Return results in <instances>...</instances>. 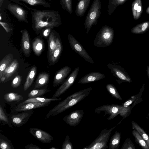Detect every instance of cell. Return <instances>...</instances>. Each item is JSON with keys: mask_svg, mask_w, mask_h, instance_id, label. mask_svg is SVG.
Segmentation results:
<instances>
[{"mask_svg": "<svg viewBox=\"0 0 149 149\" xmlns=\"http://www.w3.org/2000/svg\"><path fill=\"white\" fill-rule=\"evenodd\" d=\"M0 147L2 149H14L12 145H10L7 141L4 140L1 137L0 139Z\"/></svg>", "mask_w": 149, "mask_h": 149, "instance_id": "obj_41", "label": "cell"}, {"mask_svg": "<svg viewBox=\"0 0 149 149\" xmlns=\"http://www.w3.org/2000/svg\"><path fill=\"white\" fill-rule=\"evenodd\" d=\"M33 110L13 113L10 115V120L15 126L19 127L25 124L33 113Z\"/></svg>", "mask_w": 149, "mask_h": 149, "instance_id": "obj_10", "label": "cell"}, {"mask_svg": "<svg viewBox=\"0 0 149 149\" xmlns=\"http://www.w3.org/2000/svg\"><path fill=\"white\" fill-rule=\"evenodd\" d=\"M132 134L134 137L135 140L142 148L143 149H149V147L145 141L136 130L133 129Z\"/></svg>", "mask_w": 149, "mask_h": 149, "instance_id": "obj_33", "label": "cell"}, {"mask_svg": "<svg viewBox=\"0 0 149 149\" xmlns=\"http://www.w3.org/2000/svg\"><path fill=\"white\" fill-rule=\"evenodd\" d=\"M35 27L38 30L45 27L52 28L61 24L58 14L53 11H37L33 15Z\"/></svg>", "mask_w": 149, "mask_h": 149, "instance_id": "obj_1", "label": "cell"}, {"mask_svg": "<svg viewBox=\"0 0 149 149\" xmlns=\"http://www.w3.org/2000/svg\"><path fill=\"white\" fill-rule=\"evenodd\" d=\"M14 57L13 55L10 53L6 55L0 61V78L2 77L5 70L13 61Z\"/></svg>", "mask_w": 149, "mask_h": 149, "instance_id": "obj_22", "label": "cell"}, {"mask_svg": "<svg viewBox=\"0 0 149 149\" xmlns=\"http://www.w3.org/2000/svg\"><path fill=\"white\" fill-rule=\"evenodd\" d=\"M3 98L6 101L8 102L14 101L19 102L23 99L22 95L13 92L6 93L3 96Z\"/></svg>", "mask_w": 149, "mask_h": 149, "instance_id": "obj_31", "label": "cell"}, {"mask_svg": "<svg viewBox=\"0 0 149 149\" xmlns=\"http://www.w3.org/2000/svg\"><path fill=\"white\" fill-rule=\"evenodd\" d=\"M49 91V89H34L29 93L28 97L29 98L39 97L45 94Z\"/></svg>", "mask_w": 149, "mask_h": 149, "instance_id": "obj_35", "label": "cell"}, {"mask_svg": "<svg viewBox=\"0 0 149 149\" xmlns=\"http://www.w3.org/2000/svg\"><path fill=\"white\" fill-rule=\"evenodd\" d=\"M143 12L141 0L140 1L139 5L137 10L136 15V20L138 19L141 17Z\"/></svg>", "mask_w": 149, "mask_h": 149, "instance_id": "obj_44", "label": "cell"}, {"mask_svg": "<svg viewBox=\"0 0 149 149\" xmlns=\"http://www.w3.org/2000/svg\"><path fill=\"white\" fill-rule=\"evenodd\" d=\"M30 133L41 142L45 143L51 142L54 139L52 136L47 132L36 128H31Z\"/></svg>", "mask_w": 149, "mask_h": 149, "instance_id": "obj_12", "label": "cell"}, {"mask_svg": "<svg viewBox=\"0 0 149 149\" xmlns=\"http://www.w3.org/2000/svg\"><path fill=\"white\" fill-rule=\"evenodd\" d=\"M146 13L148 14H149V6L146 9Z\"/></svg>", "mask_w": 149, "mask_h": 149, "instance_id": "obj_50", "label": "cell"}, {"mask_svg": "<svg viewBox=\"0 0 149 149\" xmlns=\"http://www.w3.org/2000/svg\"><path fill=\"white\" fill-rule=\"evenodd\" d=\"M50 102L40 103L31 102L24 104L21 103L15 107V110L16 112H22L31 110L34 109L44 107L48 106Z\"/></svg>", "mask_w": 149, "mask_h": 149, "instance_id": "obj_14", "label": "cell"}, {"mask_svg": "<svg viewBox=\"0 0 149 149\" xmlns=\"http://www.w3.org/2000/svg\"><path fill=\"white\" fill-rule=\"evenodd\" d=\"M106 88L113 97L122 100V99L114 86L111 84H108L106 86Z\"/></svg>", "mask_w": 149, "mask_h": 149, "instance_id": "obj_34", "label": "cell"}, {"mask_svg": "<svg viewBox=\"0 0 149 149\" xmlns=\"http://www.w3.org/2000/svg\"><path fill=\"white\" fill-rule=\"evenodd\" d=\"M92 90L93 88L91 87L88 88L85 92L70 99L61 107L51 114L47 117V119L52 116H56L72 107L88 96Z\"/></svg>", "mask_w": 149, "mask_h": 149, "instance_id": "obj_6", "label": "cell"}, {"mask_svg": "<svg viewBox=\"0 0 149 149\" xmlns=\"http://www.w3.org/2000/svg\"><path fill=\"white\" fill-rule=\"evenodd\" d=\"M49 149H58V148H55V147H53L51 148H50Z\"/></svg>", "mask_w": 149, "mask_h": 149, "instance_id": "obj_52", "label": "cell"}, {"mask_svg": "<svg viewBox=\"0 0 149 149\" xmlns=\"http://www.w3.org/2000/svg\"><path fill=\"white\" fill-rule=\"evenodd\" d=\"M22 80V77L20 75H17L12 80L11 84V86L14 88L18 87L21 84Z\"/></svg>", "mask_w": 149, "mask_h": 149, "instance_id": "obj_40", "label": "cell"}, {"mask_svg": "<svg viewBox=\"0 0 149 149\" xmlns=\"http://www.w3.org/2000/svg\"><path fill=\"white\" fill-rule=\"evenodd\" d=\"M26 149H41L39 146L36 145L32 144H29L25 147Z\"/></svg>", "mask_w": 149, "mask_h": 149, "instance_id": "obj_46", "label": "cell"}, {"mask_svg": "<svg viewBox=\"0 0 149 149\" xmlns=\"http://www.w3.org/2000/svg\"><path fill=\"white\" fill-rule=\"evenodd\" d=\"M19 63L18 60L14 59L11 64L4 71L2 76L6 78L5 81L10 78L18 69Z\"/></svg>", "mask_w": 149, "mask_h": 149, "instance_id": "obj_18", "label": "cell"}, {"mask_svg": "<svg viewBox=\"0 0 149 149\" xmlns=\"http://www.w3.org/2000/svg\"><path fill=\"white\" fill-rule=\"evenodd\" d=\"M8 8L10 11L19 20L24 21L26 19V12L20 6L15 4H9Z\"/></svg>", "mask_w": 149, "mask_h": 149, "instance_id": "obj_16", "label": "cell"}, {"mask_svg": "<svg viewBox=\"0 0 149 149\" xmlns=\"http://www.w3.org/2000/svg\"><path fill=\"white\" fill-rule=\"evenodd\" d=\"M101 3L100 0H94L85 20L84 24L88 34L93 26L96 25L101 13Z\"/></svg>", "mask_w": 149, "mask_h": 149, "instance_id": "obj_3", "label": "cell"}, {"mask_svg": "<svg viewBox=\"0 0 149 149\" xmlns=\"http://www.w3.org/2000/svg\"><path fill=\"white\" fill-rule=\"evenodd\" d=\"M32 47L34 54L38 56H40L44 48L43 41L40 38H36L32 43Z\"/></svg>", "mask_w": 149, "mask_h": 149, "instance_id": "obj_26", "label": "cell"}, {"mask_svg": "<svg viewBox=\"0 0 149 149\" xmlns=\"http://www.w3.org/2000/svg\"><path fill=\"white\" fill-rule=\"evenodd\" d=\"M6 80V78L3 77L2 76L0 78V82H4Z\"/></svg>", "mask_w": 149, "mask_h": 149, "instance_id": "obj_48", "label": "cell"}, {"mask_svg": "<svg viewBox=\"0 0 149 149\" xmlns=\"http://www.w3.org/2000/svg\"><path fill=\"white\" fill-rule=\"evenodd\" d=\"M62 98H45L39 97L29 98L24 102L21 103V104H24L28 102H35L40 103H51L53 101H60Z\"/></svg>", "mask_w": 149, "mask_h": 149, "instance_id": "obj_28", "label": "cell"}, {"mask_svg": "<svg viewBox=\"0 0 149 149\" xmlns=\"http://www.w3.org/2000/svg\"><path fill=\"white\" fill-rule=\"evenodd\" d=\"M149 29V21L138 24L133 28L131 32L132 33L141 34L146 32Z\"/></svg>", "mask_w": 149, "mask_h": 149, "instance_id": "obj_27", "label": "cell"}, {"mask_svg": "<svg viewBox=\"0 0 149 149\" xmlns=\"http://www.w3.org/2000/svg\"><path fill=\"white\" fill-rule=\"evenodd\" d=\"M51 28H52L47 27L44 30L43 35L46 38L49 36L51 31Z\"/></svg>", "mask_w": 149, "mask_h": 149, "instance_id": "obj_47", "label": "cell"}, {"mask_svg": "<svg viewBox=\"0 0 149 149\" xmlns=\"http://www.w3.org/2000/svg\"><path fill=\"white\" fill-rule=\"evenodd\" d=\"M71 68L69 66L63 67L58 71L54 77L53 86L54 87L62 84L71 71Z\"/></svg>", "mask_w": 149, "mask_h": 149, "instance_id": "obj_13", "label": "cell"}, {"mask_svg": "<svg viewBox=\"0 0 149 149\" xmlns=\"http://www.w3.org/2000/svg\"><path fill=\"white\" fill-rule=\"evenodd\" d=\"M0 120L7 124L9 126H10L8 118L5 113L1 105H0Z\"/></svg>", "mask_w": 149, "mask_h": 149, "instance_id": "obj_42", "label": "cell"}, {"mask_svg": "<svg viewBox=\"0 0 149 149\" xmlns=\"http://www.w3.org/2000/svg\"><path fill=\"white\" fill-rule=\"evenodd\" d=\"M61 4L63 9L70 14L72 13V0H61Z\"/></svg>", "mask_w": 149, "mask_h": 149, "instance_id": "obj_37", "label": "cell"}, {"mask_svg": "<svg viewBox=\"0 0 149 149\" xmlns=\"http://www.w3.org/2000/svg\"><path fill=\"white\" fill-rule=\"evenodd\" d=\"M68 39L71 49L83 58L86 61L94 63L92 58L89 55L81 44L72 35H68Z\"/></svg>", "mask_w": 149, "mask_h": 149, "instance_id": "obj_8", "label": "cell"}, {"mask_svg": "<svg viewBox=\"0 0 149 149\" xmlns=\"http://www.w3.org/2000/svg\"><path fill=\"white\" fill-rule=\"evenodd\" d=\"M56 47L52 54L49 58V59L52 63H55L58 60L61 54L62 50V43L58 37H57L56 40Z\"/></svg>", "mask_w": 149, "mask_h": 149, "instance_id": "obj_23", "label": "cell"}, {"mask_svg": "<svg viewBox=\"0 0 149 149\" xmlns=\"http://www.w3.org/2000/svg\"><path fill=\"white\" fill-rule=\"evenodd\" d=\"M121 133L116 131L110 140L109 149H118L120 145Z\"/></svg>", "mask_w": 149, "mask_h": 149, "instance_id": "obj_25", "label": "cell"}, {"mask_svg": "<svg viewBox=\"0 0 149 149\" xmlns=\"http://www.w3.org/2000/svg\"><path fill=\"white\" fill-rule=\"evenodd\" d=\"M49 74L46 72H42L39 74L37 78L34 87V89L41 88L46 85L49 82Z\"/></svg>", "mask_w": 149, "mask_h": 149, "instance_id": "obj_21", "label": "cell"}, {"mask_svg": "<svg viewBox=\"0 0 149 149\" xmlns=\"http://www.w3.org/2000/svg\"><path fill=\"white\" fill-rule=\"evenodd\" d=\"M141 0H135L132 4V8L134 19L136 20L137 10Z\"/></svg>", "mask_w": 149, "mask_h": 149, "instance_id": "obj_43", "label": "cell"}, {"mask_svg": "<svg viewBox=\"0 0 149 149\" xmlns=\"http://www.w3.org/2000/svg\"><path fill=\"white\" fill-rule=\"evenodd\" d=\"M4 0H0V7H1Z\"/></svg>", "mask_w": 149, "mask_h": 149, "instance_id": "obj_51", "label": "cell"}, {"mask_svg": "<svg viewBox=\"0 0 149 149\" xmlns=\"http://www.w3.org/2000/svg\"><path fill=\"white\" fill-rule=\"evenodd\" d=\"M105 77L104 74L99 72H93L89 73L83 76L79 80L78 83L86 84L96 81Z\"/></svg>", "mask_w": 149, "mask_h": 149, "instance_id": "obj_15", "label": "cell"}, {"mask_svg": "<svg viewBox=\"0 0 149 149\" xmlns=\"http://www.w3.org/2000/svg\"><path fill=\"white\" fill-rule=\"evenodd\" d=\"M0 24L5 29L6 33H8L11 30V29L9 27V25L6 23L0 21Z\"/></svg>", "mask_w": 149, "mask_h": 149, "instance_id": "obj_45", "label": "cell"}, {"mask_svg": "<svg viewBox=\"0 0 149 149\" xmlns=\"http://www.w3.org/2000/svg\"><path fill=\"white\" fill-rule=\"evenodd\" d=\"M107 65L119 84L123 82H132V79L128 74L120 65L110 63H108Z\"/></svg>", "mask_w": 149, "mask_h": 149, "instance_id": "obj_5", "label": "cell"}, {"mask_svg": "<svg viewBox=\"0 0 149 149\" xmlns=\"http://www.w3.org/2000/svg\"><path fill=\"white\" fill-rule=\"evenodd\" d=\"M1 15H0V20H1Z\"/></svg>", "mask_w": 149, "mask_h": 149, "instance_id": "obj_53", "label": "cell"}, {"mask_svg": "<svg viewBox=\"0 0 149 149\" xmlns=\"http://www.w3.org/2000/svg\"><path fill=\"white\" fill-rule=\"evenodd\" d=\"M121 105L115 104L104 105L97 108L95 110V112L99 114L102 112H104V116L106 115H109L107 118L108 120L113 119L118 115H121L122 112Z\"/></svg>", "mask_w": 149, "mask_h": 149, "instance_id": "obj_7", "label": "cell"}, {"mask_svg": "<svg viewBox=\"0 0 149 149\" xmlns=\"http://www.w3.org/2000/svg\"><path fill=\"white\" fill-rule=\"evenodd\" d=\"M133 129L136 130L145 141L149 147V136L144 130L137 123L134 121L131 122Z\"/></svg>", "mask_w": 149, "mask_h": 149, "instance_id": "obj_32", "label": "cell"}, {"mask_svg": "<svg viewBox=\"0 0 149 149\" xmlns=\"http://www.w3.org/2000/svg\"><path fill=\"white\" fill-rule=\"evenodd\" d=\"M91 0H80L77 4L75 13L78 17L83 16L88 8Z\"/></svg>", "mask_w": 149, "mask_h": 149, "instance_id": "obj_20", "label": "cell"}, {"mask_svg": "<svg viewBox=\"0 0 149 149\" xmlns=\"http://www.w3.org/2000/svg\"><path fill=\"white\" fill-rule=\"evenodd\" d=\"M138 95L132 97L124 103L121 105L122 107V112L120 116L123 117V119L127 117L130 114L131 111L130 105L136 100L137 98Z\"/></svg>", "mask_w": 149, "mask_h": 149, "instance_id": "obj_19", "label": "cell"}, {"mask_svg": "<svg viewBox=\"0 0 149 149\" xmlns=\"http://www.w3.org/2000/svg\"><path fill=\"white\" fill-rule=\"evenodd\" d=\"M62 149H73L72 144L70 141V138L68 135H67L65 140L63 143Z\"/></svg>", "mask_w": 149, "mask_h": 149, "instance_id": "obj_39", "label": "cell"}, {"mask_svg": "<svg viewBox=\"0 0 149 149\" xmlns=\"http://www.w3.org/2000/svg\"><path fill=\"white\" fill-rule=\"evenodd\" d=\"M146 68L147 74L148 79H149V65L147 66Z\"/></svg>", "mask_w": 149, "mask_h": 149, "instance_id": "obj_49", "label": "cell"}, {"mask_svg": "<svg viewBox=\"0 0 149 149\" xmlns=\"http://www.w3.org/2000/svg\"><path fill=\"white\" fill-rule=\"evenodd\" d=\"M22 1L32 6L41 5L47 7H50V5L47 2L44 0H18Z\"/></svg>", "mask_w": 149, "mask_h": 149, "instance_id": "obj_36", "label": "cell"}, {"mask_svg": "<svg viewBox=\"0 0 149 149\" xmlns=\"http://www.w3.org/2000/svg\"><path fill=\"white\" fill-rule=\"evenodd\" d=\"M114 36L112 28L107 25L103 26L97 33L93 42V45L97 47L109 46L113 42Z\"/></svg>", "mask_w": 149, "mask_h": 149, "instance_id": "obj_2", "label": "cell"}, {"mask_svg": "<svg viewBox=\"0 0 149 149\" xmlns=\"http://www.w3.org/2000/svg\"><path fill=\"white\" fill-rule=\"evenodd\" d=\"M84 113L82 109L76 110L66 116L63 120L70 126L75 127L81 122Z\"/></svg>", "mask_w": 149, "mask_h": 149, "instance_id": "obj_11", "label": "cell"}, {"mask_svg": "<svg viewBox=\"0 0 149 149\" xmlns=\"http://www.w3.org/2000/svg\"><path fill=\"white\" fill-rule=\"evenodd\" d=\"M120 122L111 129H103L98 136L91 143L84 147L83 149H106L108 148L107 143L111 132Z\"/></svg>", "mask_w": 149, "mask_h": 149, "instance_id": "obj_4", "label": "cell"}, {"mask_svg": "<svg viewBox=\"0 0 149 149\" xmlns=\"http://www.w3.org/2000/svg\"><path fill=\"white\" fill-rule=\"evenodd\" d=\"M21 47L25 55L29 57L30 53L31 45L29 34L26 30H24L22 32Z\"/></svg>", "mask_w": 149, "mask_h": 149, "instance_id": "obj_17", "label": "cell"}, {"mask_svg": "<svg viewBox=\"0 0 149 149\" xmlns=\"http://www.w3.org/2000/svg\"><path fill=\"white\" fill-rule=\"evenodd\" d=\"M37 71L36 67L35 65H33L28 73L24 84L23 89L24 91H26L32 85L35 78Z\"/></svg>", "mask_w": 149, "mask_h": 149, "instance_id": "obj_24", "label": "cell"}, {"mask_svg": "<svg viewBox=\"0 0 149 149\" xmlns=\"http://www.w3.org/2000/svg\"><path fill=\"white\" fill-rule=\"evenodd\" d=\"M135 147L131 140L127 138L123 144L121 149H135Z\"/></svg>", "mask_w": 149, "mask_h": 149, "instance_id": "obj_38", "label": "cell"}, {"mask_svg": "<svg viewBox=\"0 0 149 149\" xmlns=\"http://www.w3.org/2000/svg\"><path fill=\"white\" fill-rule=\"evenodd\" d=\"M148 117L149 118V113L148 114Z\"/></svg>", "mask_w": 149, "mask_h": 149, "instance_id": "obj_54", "label": "cell"}, {"mask_svg": "<svg viewBox=\"0 0 149 149\" xmlns=\"http://www.w3.org/2000/svg\"><path fill=\"white\" fill-rule=\"evenodd\" d=\"M56 38L53 32H52L49 36L48 42V53L49 58L52 54L56 46Z\"/></svg>", "mask_w": 149, "mask_h": 149, "instance_id": "obj_30", "label": "cell"}, {"mask_svg": "<svg viewBox=\"0 0 149 149\" xmlns=\"http://www.w3.org/2000/svg\"><path fill=\"white\" fill-rule=\"evenodd\" d=\"M127 0H109L107 7V11L109 15H111L118 6L122 5Z\"/></svg>", "mask_w": 149, "mask_h": 149, "instance_id": "obj_29", "label": "cell"}, {"mask_svg": "<svg viewBox=\"0 0 149 149\" xmlns=\"http://www.w3.org/2000/svg\"><path fill=\"white\" fill-rule=\"evenodd\" d=\"M79 70V67L74 69L64 82L56 90L52 98H56L59 97L65 93L73 85L77 78Z\"/></svg>", "mask_w": 149, "mask_h": 149, "instance_id": "obj_9", "label": "cell"}]
</instances>
